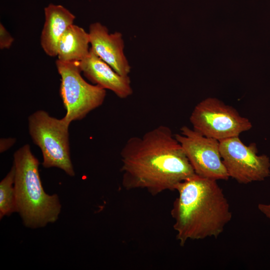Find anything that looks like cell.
I'll return each instance as SVG.
<instances>
[{"mask_svg":"<svg viewBox=\"0 0 270 270\" xmlns=\"http://www.w3.org/2000/svg\"><path fill=\"white\" fill-rule=\"evenodd\" d=\"M120 157L122 186L127 190L144 189L156 196L176 190L195 174L175 134L164 125L129 138Z\"/></svg>","mask_w":270,"mask_h":270,"instance_id":"1","label":"cell"},{"mask_svg":"<svg viewBox=\"0 0 270 270\" xmlns=\"http://www.w3.org/2000/svg\"><path fill=\"white\" fill-rule=\"evenodd\" d=\"M218 180L194 174L180 183L171 216L180 244L188 240L218 238L232 218Z\"/></svg>","mask_w":270,"mask_h":270,"instance_id":"2","label":"cell"},{"mask_svg":"<svg viewBox=\"0 0 270 270\" xmlns=\"http://www.w3.org/2000/svg\"><path fill=\"white\" fill-rule=\"evenodd\" d=\"M13 165L17 212L24 224L34 228L55 222L61 209L58 197L44 192L38 171L39 162L28 144L14 153Z\"/></svg>","mask_w":270,"mask_h":270,"instance_id":"3","label":"cell"},{"mask_svg":"<svg viewBox=\"0 0 270 270\" xmlns=\"http://www.w3.org/2000/svg\"><path fill=\"white\" fill-rule=\"evenodd\" d=\"M70 124L63 118L52 117L43 110H37L28 117L30 134L41 150L43 166L60 168L72 176L75 174L70 156Z\"/></svg>","mask_w":270,"mask_h":270,"instance_id":"4","label":"cell"},{"mask_svg":"<svg viewBox=\"0 0 270 270\" xmlns=\"http://www.w3.org/2000/svg\"><path fill=\"white\" fill-rule=\"evenodd\" d=\"M61 77L60 94L66 110L63 118L69 124L84 118L100 106L106 96V90L86 82L82 76L79 62L56 61Z\"/></svg>","mask_w":270,"mask_h":270,"instance_id":"5","label":"cell"},{"mask_svg":"<svg viewBox=\"0 0 270 270\" xmlns=\"http://www.w3.org/2000/svg\"><path fill=\"white\" fill-rule=\"evenodd\" d=\"M190 121L194 130L218 141L239 136L252 128L248 118L215 98H206L198 102L190 115Z\"/></svg>","mask_w":270,"mask_h":270,"instance_id":"6","label":"cell"},{"mask_svg":"<svg viewBox=\"0 0 270 270\" xmlns=\"http://www.w3.org/2000/svg\"><path fill=\"white\" fill-rule=\"evenodd\" d=\"M220 142V156L230 178L240 184L264 180L270 176V160L258 155L256 143L245 144L239 136Z\"/></svg>","mask_w":270,"mask_h":270,"instance_id":"7","label":"cell"},{"mask_svg":"<svg viewBox=\"0 0 270 270\" xmlns=\"http://www.w3.org/2000/svg\"><path fill=\"white\" fill-rule=\"evenodd\" d=\"M175 136L181 145L196 174L218 180L230 176L220 151V142L184 126Z\"/></svg>","mask_w":270,"mask_h":270,"instance_id":"8","label":"cell"},{"mask_svg":"<svg viewBox=\"0 0 270 270\" xmlns=\"http://www.w3.org/2000/svg\"><path fill=\"white\" fill-rule=\"evenodd\" d=\"M90 50L120 75L128 76L131 67L124 52V42L119 32L110 33L100 22L89 27Z\"/></svg>","mask_w":270,"mask_h":270,"instance_id":"9","label":"cell"},{"mask_svg":"<svg viewBox=\"0 0 270 270\" xmlns=\"http://www.w3.org/2000/svg\"><path fill=\"white\" fill-rule=\"evenodd\" d=\"M79 64L84 76L94 84L112 91L122 99L132 94L129 76L118 74L90 48L88 54L79 62Z\"/></svg>","mask_w":270,"mask_h":270,"instance_id":"10","label":"cell"},{"mask_svg":"<svg viewBox=\"0 0 270 270\" xmlns=\"http://www.w3.org/2000/svg\"><path fill=\"white\" fill-rule=\"evenodd\" d=\"M45 22L40 36V44L49 56H57L58 44L66 28L74 24L75 16L61 5L50 4L44 8Z\"/></svg>","mask_w":270,"mask_h":270,"instance_id":"11","label":"cell"},{"mask_svg":"<svg viewBox=\"0 0 270 270\" xmlns=\"http://www.w3.org/2000/svg\"><path fill=\"white\" fill-rule=\"evenodd\" d=\"M88 32L75 24L70 25L59 40L58 60L64 62H80L88 54Z\"/></svg>","mask_w":270,"mask_h":270,"instance_id":"12","label":"cell"},{"mask_svg":"<svg viewBox=\"0 0 270 270\" xmlns=\"http://www.w3.org/2000/svg\"><path fill=\"white\" fill-rule=\"evenodd\" d=\"M15 168L13 165L10 170L0 182V218L8 216L17 212L15 190L14 187Z\"/></svg>","mask_w":270,"mask_h":270,"instance_id":"13","label":"cell"},{"mask_svg":"<svg viewBox=\"0 0 270 270\" xmlns=\"http://www.w3.org/2000/svg\"><path fill=\"white\" fill-rule=\"evenodd\" d=\"M14 38L5 28L3 24H0V48H8L12 46Z\"/></svg>","mask_w":270,"mask_h":270,"instance_id":"14","label":"cell"},{"mask_svg":"<svg viewBox=\"0 0 270 270\" xmlns=\"http://www.w3.org/2000/svg\"><path fill=\"white\" fill-rule=\"evenodd\" d=\"M15 142V139L12 138H1L0 151L2 152L10 148Z\"/></svg>","mask_w":270,"mask_h":270,"instance_id":"15","label":"cell"},{"mask_svg":"<svg viewBox=\"0 0 270 270\" xmlns=\"http://www.w3.org/2000/svg\"><path fill=\"white\" fill-rule=\"evenodd\" d=\"M258 208L262 213L270 219V203L268 204H259Z\"/></svg>","mask_w":270,"mask_h":270,"instance_id":"16","label":"cell"}]
</instances>
